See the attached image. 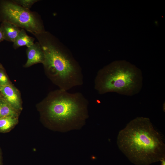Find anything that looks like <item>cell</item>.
Returning <instances> with one entry per match:
<instances>
[{"mask_svg": "<svg viewBox=\"0 0 165 165\" xmlns=\"http://www.w3.org/2000/svg\"><path fill=\"white\" fill-rule=\"evenodd\" d=\"M0 92L5 100L15 109L20 108V99L15 89L9 84L2 86Z\"/></svg>", "mask_w": 165, "mask_h": 165, "instance_id": "52a82bcc", "label": "cell"}, {"mask_svg": "<svg viewBox=\"0 0 165 165\" xmlns=\"http://www.w3.org/2000/svg\"><path fill=\"white\" fill-rule=\"evenodd\" d=\"M2 68V65L0 64V68Z\"/></svg>", "mask_w": 165, "mask_h": 165, "instance_id": "e0dca14e", "label": "cell"}, {"mask_svg": "<svg viewBox=\"0 0 165 165\" xmlns=\"http://www.w3.org/2000/svg\"><path fill=\"white\" fill-rule=\"evenodd\" d=\"M120 150L137 165H148L165 157L161 135L148 118L137 117L127 123L117 135Z\"/></svg>", "mask_w": 165, "mask_h": 165, "instance_id": "6da1fadb", "label": "cell"}, {"mask_svg": "<svg viewBox=\"0 0 165 165\" xmlns=\"http://www.w3.org/2000/svg\"><path fill=\"white\" fill-rule=\"evenodd\" d=\"M4 40L3 35L0 28V42Z\"/></svg>", "mask_w": 165, "mask_h": 165, "instance_id": "5bb4252c", "label": "cell"}, {"mask_svg": "<svg viewBox=\"0 0 165 165\" xmlns=\"http://www.w3.org/2000/svg\"><path fill=\"white\" fill-rule=\"evenodd\" d=\"M17 122L16 117H8L0 118V131L8 130L13 127Z\"/></svg>", "mask_w": 165, "mask_h": 165, "instance_id": "8fae6325", "label": "cell"}, {"mask_svg": "<svg viewBox=\"0 0 165 165\" xmlns=\"http://www.w3.org/2000/svg\"><path fill=\"white\" fill-rule=\"evenodd\" d=\"M0 165H1V161H0Z\"/></svg>", "mask_w": 165, "mask_h": 165, "instance_id": "ac0fdd59", "label": "cell"}, {"mask_svg": "<svg viewBox=\"0 0 165 165\" xmlns=\"http://www.w3.org/2000/svg\"><path fill=\"white\" fill-rule=\"evenodd\" d=\"M0 28L2 32L4 40L14 42L20 31V28L7 21H3Z\"/></svg>", "mask_w": 165, "mask_h": 165, "instance_id": "ba28073f", "label": "cell"}, {"mask_svg": "<svg viewBox=\"0 0 165 165\" xmlns=\"http://www.w3.org/2000/svg\"><path fill=\"white\" fill-rule=\"evenodd\" d=\"M37 1L38 0H17L14 2L17 4L22 6L23 8L29 9L34 3Z\"/></svg>", "mask_w": 165, "mask_h": 165, "instance_id": "7c38bea8", "label": "cell"}, {"mask_svg": "<svg viewBox=\"0 0 165 165\" xmlns=\"http://www.w3.org/2000/svg\"><path fill=\"white\" fill-rule=\"evenodd\" d=\"M34 39L28 35L24 30L22 28L13 42V46L16 49L23 46L28 47L34 43Z\"/></svg>", "mask_w": 165, "mask_h": 165, "instance_id": "9c48e42d", "label": "cell"}, {"mask_svg": "<svg viewBox=\"0 0 165 165\" xmlns=\"http://www.w3.org/2000/svg\"><path fill=\"white\" fill-rule=\"evenodd\" d=\"M2 86L0 85V90H1V88H2Z\"/></svg>", "mask_w": 165, "mask_h": 165, "instance_id": "2e32d148", "label": "cell"}, {"mask_svg": "<svg viewBox=\"0 0 165 165\" xmlns=\"http://www.w3.org/2000/svg\"><path fill=\"white\" fill-rule=\"evenodd\" d=\"M0 19L2 22H9L33 33L43 31L42 26L31 12L10 1L0 2Z\"/></svg>", "mask_w": 165, "mask_h": 165, "instance_id": "5b68a950", "label": "cell"}, {"mask_svg": "<svg viewBox=\"0 0 165 165\" xmlns=\"http://www.w3.org/2000/svg\"><path fill=\"white\" fill-rule=\"evenodd\" d=\"M27 53L28 59L25 64L26 67L37 63H43L44 54L40 44L36 42L28 47Z\"/></svg>", "mask_w": 165, "mask_h": 165, "instance_id": "8992f818", "label": "cell"}, {"mask_svg": "<svg viewBox=\"0 0 165 165\" xmlns=\"http://www.w3.org/2000/svg\"><path fill=\"white\" fill-rule=\"evenodd\" d=\"M160 161L161 162V165H165V157L162 158Z\"/></svg>", "mask_w": 165, "mask_h": 165, "instance_id": "9a60e30c", "label": "cell"}, {"mask_svg": "<svg viewBox=\"0 0 165 165\" xmlns=\"http://www.w3.org/2000/svg\"><path fill=\"white\" fill-rule=\"evenodd\" d=\"M46 108V116L51 122L66 132L80 129L89 117L88 100L81 93H70L60 90L50 99Z\"/></svg>", "mask_w": 165, "mask_h": 165, "instance_id": "3957f363", "label": "cell"}, {"mask_svg": "<svg viewBox=\"0 0 165 165\" xmlns=\"http://www.w3.org/2000/svg\"><path fill=\"white\" fill-rule=\"evenodd\" d=\"M142 75L140 69L126 61H115L100 69L94 80V87L103 94L116 92L132 96L142 87Z\"/></svg>", "mask_w": 165, "mask_h": 165, "instance_id": "7a4b0ae2", "label": "cell"}, {"mask_svg": "<svg viewBox=\"0 0 165 165\" xmlns=\"http://www.w3.org/2000/svg\"><path fill=\"white\" fill-rule=\"evenodd\" d=\"M41 45L44 54L43 64L50 75L57 81L61 90L68 91L83 84L81 68L70 54L48 40Z\"/></svg>", "mask_w": 165, "mask_h": 165, "instance_id": "277c9868", "label": "cell"}, {"mask_svg": "<svg viewBox=\"0 0 165 165\" xmlns=\"http://www.w3.org/2000/svg\"><path fill=\"white\" fill-rule=\"evenodd\" d=\"M16 109L5 99H0V118L8 117H16Z\"/></svg>", "mask_w": 165, "mask_h": 165, "instance_id": "30bf717a", "label": "cell"}, {"mask_svg": "<svg viewBox=\"0 0 165 165\" xmlns=\"http://www.w3.org/2000/svg\"><path fill=\"white\" fill-rule=\"evenodd\" d=\"M8 84V79L7 76L1 68H0V85L3 86Z\"/></svg>", "mask_w": 165, "mask_h": 165, "instance_id": "4fadbf2b", "label": "cell"}]
</instances>
